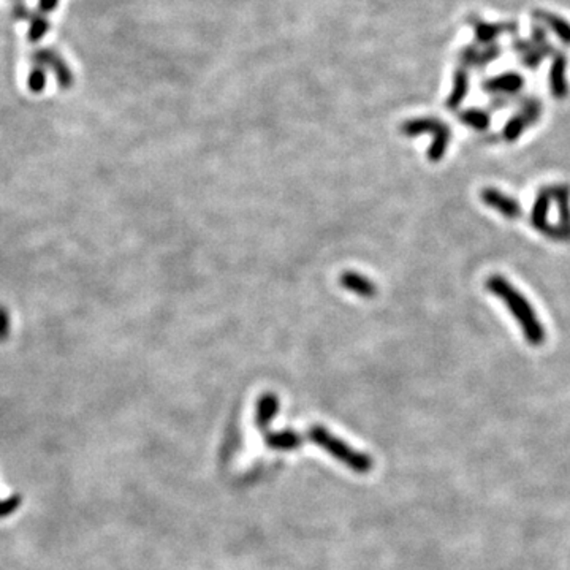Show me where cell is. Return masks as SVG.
Wrapping results in <instances>:
<instances>
[{
  "label": "cell",
  "mask_w": 570,
  "mask_h": 570,
  "mask_svg": "<svg viewBox=\"0 0 570 570\" xmlns=\"http://www.w3.org/2000/svg\"><path fill=\"white\" fill-rule=\"evenodd\" d=\"M16 2H19V0H16Z\"/></svg>",
  "instance_id": "ffe728a7"
},
{
  "label": "cell",
  "mask_w": 570,
  "mask_h": 570,
  "mask_svg": "<svg viewBox=\"0 0 570 570\" xmlns=\"http://www.w3.org/2000/svg\"><path fill=\"white\" fill-rule=\"evenodd\" d=\"M6 328H8V319H6V315L0 310V336H4L6 333Z\"/></svg>",
  "instance_id": "d6986e66"
},
{
  "label": "cell",
  "mask_w": 570,
  "mask_h": 570,
  "mask_svg": "<svg viewBox=\"0 0 570 570\" xmlns=\"http://www.w3.org/2000/svg\"><path fill=\"white\" fill-rule=\"evenodd\" d=\"M339 284L348 291H352V293L358 295L361 298H374L377 295L376 284H374L371 279L360 274V272H353V271L344 272V274H341V277H339Z\"/></svg>",
  "instance_id": "52a82bcc"
},
{
  "label": "cell",
  "mask_w": 570,
  "mask_h": 570,
  "mask_svg": "<svg viewBox=\"0 0 570 570\" xmlns=\"http://www.w3.org/2000/svg\"><path fill=\"white\" fill-rule=\"evenodd\" d=\"M279 409V401L274 395H265L258 401L257 407V424L260 428H265V424H268L272 417L276 415V412Z\"/></svg>",
  "instance_id": "30bf717a"
},
{
  "label": "cell",
  "mask_w": 570,
  "mask_h": 570,
  "mask_svg": "<svg viewBox=\"0 0 570 570\" xmlns=\"http://www.w3.org/2000/svg\"><path fill=\"white\" fill-rule=\"evenodd\" d=\"M466 92H467V84H466V78H464V75H458L456 76V82H455V89H453V92H452V95H450L448 97V101H447V106L448 108H456L458 106L460 103H461V100L464 99V95H466Z\"/></svg>",
  "instance_id": "9a60e30c"
},
{
  "label": "cell",
  "mask_w": 570,
  "mask_h": 570,
  "mask_svg": "<svg viewBox=\"0 0 570 570\" xmlns=\"http://www.w3.org/2000/svg\"><path fill=\"white\" fill-rule=\"evenodd\" d=\"M29 21H30V27H29V32H27L29 40L32 43H38L49 32L51 24L48 21L46 15H43V13L38 11V10L37 11H30Z\"/></svg>",
  "instance_id": "9c48e42d"
},
{
  "label": "cell",
  "mask_w": 570,
  "mask_h": 570,
  "mask_svg": "<svg viewBox=\"0 0 570 570\" xmlns=\"http://www.w3.org/2000/svg\"><path fill=\"white\" fill-rule=\"evenodd\" d=\"M531 124L528 119H526L524 114H519V116L513 118L509 124L505 125L504 129V137L507 141H515V139L521 135L523 130L526 129V125Z\"/></svg>",
  "instance_id": "4fadbf2b"
},
{
  "label": "cell",
  "mask_w": 570,
  "mask_h": 570,
  "mask_svg": "<svg viewBox=\"0 0 570 570\" xmlns=\"http://www.w3.org/2000/svg\"><path fill=\"white\" fill-rule=\"evenodd\" d=\"M309 437L315 443H319V445L325 447L328 452H331L334 456H338L339 460H344L347 464H350L353 467L366 469V467H369V464H371V461L367 460L366 456L353 453L350 448L344 445V442H341V441L336 439V437H333L331 434H328L327 431L323 428H320V426L310 429Z\"/></svg>",
  "instance_id": "277c9868"
},
{
  "label": "cell",
  "mask_w": 570,
  "mask_h": 570,
  "mask_svg": "<svg viewBox=\"0 0 570 570\" xmlns=\"http://www.w3.org/2000/svg\"><path fill=\"white\" fill-rule=\"evenodd\" d=\"M57 5H59V0H38V11H42L43 15H49L57 8Z\"/></svg>",
  "instance_id": "ac0fdd59"
},
{
  "label": "cell",
  "mask_w": 570,
  "mask_h": 570,
  "mask_svg": "<svg viewBox=\"0 0 570 570\" xmlns=\"http://www.w3.org/2000/svg\"><path fill=\"white\" fill-rule=\"evenodd\" d=\"M460 119L464 124L471 125L477 130H485L488 124H490V118H488V114L480 110H469V111L461 113Z\"/></svg>",
  "instance_id": "7c38bea8"
},
{
  "label": "cell",
  "mask_w": 570,
  "mask_h": 570,
  "mask_svg": "<svg viewBox=\"0 0 570 570\" xmlns=\"http://www.w3.org/2000/svg\"><path fill=\"white\" fill-rule=\"evenodd\" d=\"M29 89L32 92H43L44 86H46V68H43L40 65H34L32 72L29 73L27 80Z\"/></svg>",
  "instance_id": "5bb4252c"
},
{
  "label": "cell",
  "mask_w": 570,
  "mask_h": 570,
  "mask_svg": "<svg viewBox=\"0 0 570 570\" xmlns=\"http://www.w3.org/2000/svg\"><path fill=\"white\" fill-rule=\"evenodd\" d=\"M23 498L19 494H13L11 498L2 500L0 499V518H6L15 513L21 507Z\"/></svg>",
  "instance_id": "2e32d148"
},
{
  "label": "cell",
  "mask_w": 570,
  "mask_h": 570,
  "mask_svg": "<svg viewBox=\"0 0 570 570\" xmlns=\"http://www.w3.org/2000/svg\"><path fill=\"white\" fill-rule=\"evenodd\" d=\"M401 133L407 137H417L422 133H431L434 135V141L428 149V158L431 162H439L445 156L447 146L450 143L448 125L441 122L436 118H418L404 122L401 125Z\"/></svg>",
  "instance_id": "7a4b0ae2"
},
{
  "label": "cell",
  "mask_w": 570,
  "mask_h": 570,
  "mask_svg": "<svg viewBox=\"0 0 570 570\" xmlns=\"http://www.w3.org/2000/svg\"><path fill=\"white\" fill-rule=\"evenodd\" d=\"M553 200L559 209V224L557 227L570 239V189L567 186H551Z\"/></svg>",
  "instance_id": "ba28073f"
},
{
  "label": "cell",
  "mask_w": 570,
  "mask_h": 570,
  "mask_svg": "<svg viewBox=\"0 0 570 570\" xmlns=\"http://www.w3.org/2000/svg\"><path fill=\"white\" fill-rule=\"evenodd\" d=\"M485 285L493 295H496L499 300L504 301L507 309L521 325L526 341L534 347L542 346L547 339V331H545L542 322L538 320L534 308L531 306V303L526 300L521 291H518L505 277L499 274L488 277Z\"/></svg>",
  "instance_id": "6da1fadb"
},
{
  "label": "cell",
  "mask_w": 570,
  "mask_h": 570,
  "mask_svg": "<svg viewBox=\"0 0 570 570\" xmlns=\"http://www.w3.org/2000/svg\"><path fill=\"white\" fill-rule=\"evenodd\" d=\"M32 62L34 65H40L43 68L53 70L56 75V81L62 89H70L73 86L75 78L70 67L67 65V62L63 57L57 53L53 48H42L37 49L34 54H32Z\"/></svg>",
  "instance_id": "5b68a950"
},
{
  "label": "cell",
  "mask_w": 570,
  "mask_h": 570,
  "mask_svg": "<svg viewBox=\"0 0 570 570\" xmlns=\"http://www.w3.org/2000/svg\"><path fill=\"white\" fill-rule=\"evenodd\" d=\"M518 86H521V80L517 75H509V78L493 81L488 87L496 89V91H517Z\"/></svg>",
  "instance_id": "e0dca14e"
},
{
  "label": "cell",
  "mask_w": 570,
  "mask_h": 570,
  "mask_svg": "<svg viewBox=\"0 0 570 570\" xmlns=\"http://www.w3.org/2000/svg\"><path fill=\"white\" fill-rule=\"evenodd\" d=\"M266 442L272 448H295L300 445L301 437L293 433V431H284V433L268 434Z\"/></svg>",
  "instance_id": "8fae6325"
},
{
  "label": "cell",
  "mask_w": 570,
  "mask_h": 570,
  "mask_svg": "<svg viewBox=\"0 0 570 570\" xmlns=\"http://www.w3.org/2000/svg\"><path fill=\"white\" fill-rule=\"evenodd\" d=\"M480 196L486 206L496 209V211L502 214L505 219L515 220L521 217L523 209L519 206V203L515 198H512V196L500 192L499 189L486 187L481 190Z\"/></svg>",
  "instance_id": "8992f818"
},
{
  "label": "cell",
  "mask_w": 570,
  "mask_h": 570,
  "mask_svg": "<svg viewBox=\"0 0 570 570\" xmlns=\"http://www.w3.org/2000/svg\"><path fill=\"white\" fill-rule=\"evenodd\" d=\"M551 200H553V192H551V187L540 189V192H538L537 198H536L534 208H532V213H531V224L537 232L543 233L545 236H548L553 241L567 243V241H570V239L566 236V233H564L557 225L555 227V225L548 224L547 214H548Z\"/></svg>",
  "instance_id": "3957f363"
}]
</instances>
